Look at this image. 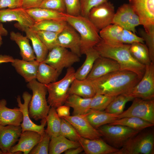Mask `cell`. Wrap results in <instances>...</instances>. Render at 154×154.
<instances>
[{"label":"cell","mask_w":154,"mask_h":154,"mask_svg":"<svg viewBox=\"0 0 154 154\" xmlns=\"http://www.w3.org/2000/svg\"><path fill=\"white\" fill-rule=\"evenodd\" d=\"M141 78L133 72L120 69L90 80L96 94L116 96L129 91Z\"/></svg>","instance_id":"6da1fadb"},{"label":"cell","mask_w":154,"mask_h":154,"mask_svg":"<svg viewBox=\"0 0 154 154\" xmlns=\"http://www.w3.org/2000/svg\"><path fill=\"white\" fill-rule=\"evenodd\" d=\"M130 44L106 42L102 39L94 48L100 56L108 58L116 61L120 69L134 72L141 78L145 72V66L136 60L130 52Z\"/></svg>","instance_id":"7a4b0ae2"},{"label":"cell","mask_w":154,"mask_h":154,"mask_svg":"<svg viewBox=\"0 0 154 154\" xmlns=\"http://www.w3.org/2000/svg\"><path fill=\"white\" fill-rule=\"evenodd\" d=\"M65 21L79 34L80 38V52L85 54L90 49L94 48L101 38L99 31L88 19L81 15L71 16L63 13Z\"/></svg>","instance_id":"3957f363"},{"label":"cell","mask_w":154,"mask_h":154,"mask_svg":"<svg viewBox=\"0 0 154 154\" xmlns=\"http://www.w3.org/2000/svg\"><path fill=\"white\" fill-rule=\"evenodd\" d=\"M27 86L32 92L29 105L30 117L36 121L45 119L50 108L46 98V86L36 79L28 82Z\"/></svg>","instance_id":"277c9868"},{"label":"cell","mask_w":154,"mask_h":154,"mask_svg":"<svg viewBox=\"0 0 154 154\" xmlns=\"http://www.w3.org/2000/svg\"><path fill=\"white\" fill-rule=\"evenodd\" d=\"M75 70L70 67L67 69L64 77L58 81L44 84L46 87L48 96V103L51 107L55 109L64 105L68 97L70 86L75 79Z\"/></svg>","instance_id":"5b68a950"},{"label":"cell","mask_w":154,"mask_h":154,"mask_svg":"<svg viewBox=\"0 0 154 154\" xmlns=\"http://www.w3.org/2000/svg\"><path fill=\"white\" fill-rule=\"evenodd\" d=\"M139 132L128 139L114 154H153V133Z\"/></svg>","instance_id":"8992f818"},{"label":"cell","mask_w":154,"mask_h":154,"mask_svg":"<svg viewBox=\"0 0 154 154\" xmlns=\"http://www.w3.org/2000/svg\"><path fill=\"white\" fill-rule=\"evenodd\" d=\"M98 129L106 140L116 148L121 147L128 139L140 132L126 126L118 125L106 124Z\"/></svg>","instance_id":"52a82bcc"},{"label":"cell","mask_w":154,"mask_h":154,"mask_svg":"<svg viewBox=\"0 0 154 154\" xmlns=\"http://www.w3.org/2000/svg\"><path fill=\"white\" fill-rule=\"evenodd\" d=\"M80 61V57L67 49L57 46L49 50L44 62L55 69L60 74L64 68L72 66Z\"/></svg>","instance_id":"ba28073f"},{"label":"cell","mask_w":154,"mask_h":154,"mask_svg":"<svg viewBox=\"0 0 154 154\" xmlns=\"http://www.w3.org/2000/svg\"><path fill=\"white\" fill-rule=\"evenodd\" d=\"M134 98L145 100L154 98V63L145 66L143 76L138 83L129 91L124 94Z\"/></svg>","instance_id":"9c48e42d"},{"label":"cell","mask_w":154,"mask_h":154,"mask_svg":"<svg viewBox=\"0 0 154 154\" xmlns=\"http://www.w3.org/2000/svg\"><path fill=\"white\" fill-rule=\"evenodd\" d=\"M131 106L117 115V119L130 117L139 118L154 124V100L135 98Z\"/></svg>","instance_id":"30bf717a"},{"label":"cell","mask_w":154,"mask_h":154,"mask_svg":"<svg viewBox=\"0 0 154 154\" xmlns=\"http://www.w3.org/2000/svg\"><path fill=\"white\" fill-rule=\"evenodd\" d=\"M115 13L113 4L108 1L92 8L87 17L100 31L112 24Z\"/></svg>","instance_id":"8fae6325"},{"label":"cell","mask_w":154,"mask_h":154,"mask_svg":"<svg viewBox=\"0 0 154 154\" xmlns=\"http://www.w3.org/2000/svg\"><path fill=\"white\" fill-rule=\"evenodd\" d=\"M146 32L154 30V0H128Z\"/></svg>","instance_id":"7c38bea8"},{"label":"cell","mask_w":154,"mask_h":154,"mask_svg":"<svg viewBox=\"0 0 154 154\" xmlns=\"http://www.w3.org/2000/svg\"><path fill=\"white\" fill-rule=\"evenodd\" d=\"M112 24L135 34L136 27L141 25L138 16L129 3L119 7L115 13Z\"/></svg>","instance_id":"4fadbf2b"},{"label":"cell","mask_w":154,"mask_h":154,"mask_svg":"<svg viewBox=\"0 0 154 154\" xmlns=\"http://www.w3.org/2000/svg\"><path fill=\"white\" fill-rule=\"evenodd\" d=\"M32 95L27 92H24L22 95L24 102L22 103L20 96H17V101L18 106L21 111L23 116V121L21 126L22 132L32 131L37 132L42 135L44 132V127L46 123V119L41 120V124L37 125L31 120L29 113V105Z\"/></svg>","instance_id":"5bb4252c"},{"label":"cell","mask_w":154,"mask_h":154,"mask_svg":"<svg viewBox=\"0 0 154 154\" xmlns=\"http://www.w3.org/2000/svg\"><path fill=\"white\" fill-rule=\"evenodd\" d=\"M13 21L18 22L15 25L17 28H31L35 23L26 10L21 7L0 9V22L5 23Z\"/></svg>","instance_id":"9a60e30c"},{"label":"cell","mask_w":154,"mask_h":154,"mask_svg":"<svg viewBox=\"0 0 154 154\" xmlns=\"http://www.w3.org/2000/svg\"><path fill=\"white\" fill-rule=\"evenodd\" d=\"M76 129L81 137L89 139L99 138L102 135L87 120L85 114L63 117Z\"/></svg>","instance_id":"2e32d148"},{"label":"cell","mask_w":154,"mask_h":154,"mask_svg":"<svg viewBox=\"0 0 154 154\" xmlns=\"http://www.w3.org/2000/svg\"><path fill=\"white\" fill-rule=\"evenodd\" d=\"M57 42L58 46L69 49L79 56H81L80 36L68 23L64 29L58 34Z\"/></svg>","instance_id":"e0dca14e"},{"label":"cell","mask_w":154,"mask_h":154,"mask_svg":"<svg viewBox=\"0 0 154 154\" xmlns=\"http://www.w3.org/2000/svg\"><path fill=\"white\" fill-rule=\"evenodd\" d=\"M42 135L33 131L22 132L17 144L13 146L10 150V154H29L31 150L41 140Z\"/></svg>","instance_id":"ac0fdd59"},{"label":"cell","mask_w":154,"mask_h":154,"mask_svg":"<svg viewBox=\"0 0 154 154\" xmlns=\"http://www.w3.org/2000/svg\"><path fill=\"white\" fill-rule=\"evenodd\" d=\"M22 132L21 125H0V149L3 154H10L11 148L18 141Z\"/></svg>","instance_id":"d6986e66"},{"label":"cell","mask_w":154,"mask_h":154,"mask_svg":"<svg viewBox=\"0 0 154 154\" xmlns=\"http://www.w3.org/2000/svg\"><path fill=\"white\" fill-rule=\"evenodd\" d=\"M78 142L86 154H114L119 150L100 138L91 139L80 137Z\"/></svg>","instance_id":"ffe728a7"},{"label":"cell","mask_w":154,"mask_h":154,"mask_svg":"<svg viewBox=\"0 0 154 154\" xmlns=\"http://www.w3.org/2000/svg\"><path fill=\"white\" fill-rule=\"evenodd\" d=\"M120 69L119 64L114 60L100 56L95 61L86 79L93 80Z\"/></svg>","instance_id":"44dd1931"},{"label":"cell","mask_w":154,"mask_h":154,"mask_svg":"<svg viewBox=\"0 0 154 154\" xmlns=\"http://www.w3.org/2000/svg\"><path fill=\"white\" fill-rule=\"evenodd\" d=\"M7 104L5 99L0 100V125H21L23 120L21 111L19 108H9Z\"/></svg>","instance_id":"7402d4cb"},{"label":"cell","mask_w":154,"mask_h":154,"mask_svg":"<svg viewBox=\"0 0 154 154\" xmlns=\"http://www.w3.org/2000/svg\"><path fill=\"white\" fill-rule=\"evenodd\" d=\"M39 63L36 60L28 61L14 59L11 63L17 72L23 78L26 82H29L36 79Z\"/></svg>","instance_id":"603a6c76"},{"label":"cell","mask_w":154,"mask_h":154,"mask_svg":"<svg viewBox=\"0 0 154 154\" xmlns=\"http://www.w3.org/2000/svg\"><path fill=\"white\" fill-rule=\"evenodd\" d=\"M18 29L24 31L26 36L31 40L36 56V60L39 62L44 61L47 55L49 50L35 32L28 27H20Z\"/></svg>","instance_id":"cb8c5ba5"},{"label":"cell","mask_w":154,"mask_h":154,"mask_svg":"<svg viewBox=\"0 0 154 154\" xmlns=\"http://www.w3.org/2000/svg\"><path fill=\"white\" fill-rule=\"evenodd\" d=\"M10 39L15 41L20 49V54L22 59L28 61L36 59L33 48L31 46L29 39L19 32L11 31L10 34Z\"/></svg>","instance_id":"d4e9b609"},{"label":"cell","mask_w":154,"mask_h":154,"mask_svg":"<svg viewBox=\"0 0 154 154\" xmlns=\"http://www.w3.org/2000/svg\"><path fill=\"white\" fill-rule=\"evenodd\" d=\"M69 94H75L85 98H91L96 94L90 80L75 79L69 88Z\"/></svg>","instance_id":"484cf974"},{"label":"cell","mask_w":154,"mask_h":154,"mask_svg":"<svg viewBox=\"0 0 154 154\" xmlns=\"http://www.w3.org/2000/svg\"><path fill=\"white\" fill-rule=\"evenodd\" d=\"M85 115L89 123L96 129L103 125L112 123L117 119V114L91 109Z\"/></svg>","instance_id":"4316f807"},{"label":"cell","mask_w":154,"mask_h":154,"mask_svg":"<svg viewBox=\"0 0 154 154\" xmlns=\"http://www.w3.org/2000/svg\"><path fill=\"white\" fill-rule=\"evenodd\" d=\"M50 139L49 147V154H60L68 149L81 146L78 142L70 140L60 135L52 137Z\"/></svg>","instance_id":"83f0119b"},{"label":"cell","mask_w":154,"mask_h":154,"mask_svg":"<svg viewBox=\"0 0 154 154\" xmlns=\"http://www.w3.org/2000/svg\"><path fill=\"white\" fill-rule=\"evenodd\" d=\"M91 98H85L74 94L69 95L64 105L73 108V115L86 114L90 109Z\"/></svg>","instance_id":"f1b7e54d"},{"label":"cell","mask_w":154,"mask_h":154,"mask_svg":"<svg viewBox=\"0 0 154 154\" xmlns=\"http://www.w3.org/2000/svg\"><path fill=\"white\" fill-rule=\"evenodd\" d=\"M26 10L35 23L48 20L65 21L63 13L52 10L39 7Z\"/></svg>","instance_id":"f546056e"},{"label":"cell","mask_w":154,"mask_h":154,"mask_svg":"<svg viewBox=\"0 0 154 154\" xmlns=\"http://www.w3.org/2000/svg\"><path fill=\"white\" fill-rule=\"evenodd\" d=\"M60 74L54 68L42 62L38 65L36 79L42 84H48L57 81Z\"/></svg>","instance_id":"4dcf8cb0"},{"label":"cell","mask_w":154,"mask_h":154,"mask_svg":"<svg viewBox=\"0 0 154 154\" xmlns=\"http://www.w3.org/2000/svg\"><path fill=\"white\" fill-rule=\"evenodd\" d=\"M85 54L86 58L82 64L75 71V79L78 80L86 79L91 70L96 60L100 56L97 51L94 48L88 50Z\"/></svg>","instance_id":"1f68e13d"},{"label":"cell","mask_w":154,"mask_h":154,"mask_svg":"<svg viewBox=\"0 0 154 154\" xmlns=\"http://www.w3.org/2000/svg\"><path fill=\"white\" fill-rule=\"evenodd\" d=\"M108 124L125 126L140 131L147 128L153 126L154 125L144 119L135 117H126L117 119Z\"/></svg>","instance_id":"d6a6232c"},{"label":"cell","mask_w":154,"mask_h":154,"mask_svg":"<svg viewBox=\"0 0 154 154\" xmlns=\"http://www.w3.org/2000/svg\"><path fill=\"white\" fill-rule=\"evenodd\" d=\"M123 29L116 24H111L99 31L101 38L111 43H122L121 36Z\"/></svg>","instance_id":"836d02e7"},{"label":"cell","mask_w":154,"mask_h":154,"mask_svg":"<svg viewBox=\"0 0 154 154\" xmlns=\"http://www.w3.org/2000/svg\"><path fill=\"white\" fill-rule=\"evenodd\" d=\"M46 119L47 127L45 131L51 137L60 135L61 118L58 115L56 109L50 107Z\"/></svg>","instance_id":"e575fe53"},{"label":"cell","mask_w":154,"mask_h":154,"mask_svg":"<svg viewBox=\"0 0 154 154\" xmlns=\"http://www.w3.org/2000/svg\"><path fill=\"white\" fill-rule=\"evenodd\" d=\"M67 24V23L64 21L45 20L35 23L30 28L34 31H44L59 33Z\"/></svg>","instance_id":"d590c367"},{"label":"cell","mask_w":154,"mask_h":154,"mask_svg":"<svg viewBox=\"0 0 154 154\" xmlns=\"http://www.w3.org/2000/svg\"><path fill=\"white\" fill-rule=\"evenodd\" d=\"M129 50L132 56L141 64L146 66L151 62L148 48L144 43H133L130 44Z\"/></svg>","instance_id":"8d00e7d4"},{"label":"cell","mask_w":154,"mask_h":154,"mask_svg":"<svg viewBox=\"0 0 154 154\" xmlns=\"http://www.w3.org/2000/svg\"><path fill=\"white\" fill-rule=\"evenodd\" d=\"M134 98L123 94L116 96L105 110L109 113L118 115L122 113L126 103Z\"/></svg>","instance_id":"74e56055"},{"label":"cell","mask_w":154,"mask_h":154,"mask_svg":"<svg viewBox=\"0 0 154 154\" xmlns=\"http://www.w3.org/2000/svg\"><path fill=\"white\" fill-rule=\"evenodd\" d=\"M116 97L97 93L92 98L90 109L103 111Z\"/></svg>","instance_id":"f35d334b"},{"label":"cell","mask_w":154,"mask_h":154,"mask_svg":"<svg viewBox=\"0 0 154 154\" xmlns=\"http://www.w3.org/2000/svg\"><path fill=\"white\" fill-rule=\"evenodd\" d=\"M61 118L60 135L73 141L78 142L81 137L76 129L68 121Z\"/></svg>","instance_id":"ab89813d"},{"label":"cell","mask_w":154,"mask_h":154,"mask_svg":"<svg viewBox=\"0 0 154 154\" xmlns=\"http://www.w3.org/2000/svg\"><path fill=\"white\" fill-rule=\"evenodd\" d=\"M34 31L49 50L58 45L57 38L59 33L44 31Z\"/></svg>","instance_id":"60d3db41"},{"label":"cell","mask_w":154,"mask_h":154,"mask_svg":"<svg viewBox=\"0 0 154 154\" xmlns=\"http://www.w3.org/2000/svg\"><path fill=\"white\" fill-rule=\"evenodd\" d=\"M139 32L145 42L151 61L154 63V30L146 32L144 29H140L139 30Z\"/></svg>","instance_id":"b9f144b4"},{"label":"cell","mask_w":154,"mask_h":154,"mask_svg":"<svg viewBox=\"0 0 154 154\" xmlns=\"http://www.w3.org/2000/svg\"><path fill=\"white\" fill-rule=\"evenodd\" d=\"M51 137L44 131L41 139L38 144L31 150L30 154H48Z\"/></svg>","instance_id":"7bdbcfd3"},{"label":"cell","mask_w":154,"mask_h":154,"mask_svg":"<svg viewBox=\"0 0 154 154\" xmlns=\"http://www.w3.org/2000/svg\"><path fill=\"white\" fill-rule=\"evenodd\" d=\"M40 7L49 9L60 13H66L64 0H44Z\"/></svg>","instance_id":"ee69618b"},{"label":"cell","mask_w":154,"mask_h":154,"mask_svg":"<svg viewBox=\"0 0 154 154\" xmlns=\"http://www.w3.org/2000/svg\"><path fill=\"white\" fill-rule=\"evenodd\" d=\"M66 8V13L71 16L80 15V0H64Z\"/></svg>","instance_id":"f6af8a7d"},{"label":"cell","mask_w":154,"mask_h":154,"mask_svg":"<svg viewBox=\"0 0 154 154\" xmlns=\"http://www.w3.org/2000/svg\"><path fill=\"white\" fill-rule=\"evenodd\" d=\"M108 1V0H80V15L87 17L89 13L92 8Z\"/></svg>","instance_id":"bcb514c9"},{"label":"cell","mask_w":154,"mask_h":154,"mask_svg":"<svg viewBox=\"0 0 154 154\" xmlns=\"http://www.w3.org/2000/svg\"><path fill=\"white\" fill-rule=\"evenodd\" d=\"M121 41L122 43L130 44L136 42L143 43L144 42L141 37H139L131 31L124 29L123 30Z\"/></svg>","instance_id":"7dc6e473"},{"label":"cell","mask_w":154,"mask_h":154,"mask_svg":"<svg viewBox=\"0 0 154 154\" xmlns=\"http://www.w3.org/2000/svg\"><path fill=\"white\" fill-rule=\"evenodd\" d=\"M23 0H0V9L21 7Z\"/></svg>","instance_id":"c3c4849f"},{"label":"cell","mask_w":154,"mask_h":154,"mask_svg":"<svg viewBox=\"0 0 154 154\" xmlns=\"http://www.w3.org/2000/svg\"><path fill=\"white\" fill-rule=\"evenodd\" d=\"M44 0H23L21 7L25 10L40 7Z\"/></svg>","instance_id":"681fc988"},{"label":"cell","mask_w":154,"mask_h":154,"mask_svg":"<svg viewBox=\"0 0 154 154\" xmlns=\"http://www.w3.org/2000/svg\"><path fill=\"white\" fill-rule=\"evenodd\" d=\"M70 107L64 104L56 109L57 114L60 118L70 116Z\"/></svg>","instance_id":"f907efd6"},{"label":"cell","mask_w":154,"mask_h":154,"mask_svg":"<svg viewBox=\"0 0 154 154\" xmlns=\"http://www.w3.org/2000/svg\"><path fill=\"white\" fill-rule=\"evenodd\" d=\"M14 58L10 56L7 55H0V64L5 63H12Z\"/></svg>","instance_id":"816d5d0a"},{"label":"cell","mask_w":154,"mask_h":154,"mask_svg":"<svg viewBox=\"0 0 154 154\" xmlns=\"http://www.w3.org/2000/svg\"><path fill=\"white\" fill-rule=\"evenodd\" d=\"M83 151V149L81 146L77 147L68 149L65 151V154H78Z\"/></svg>","instance_id":"f5cc1de1"},{"label":"cell","mask_w":154,"mask_h":154,"mask_svg":"<svg viewBox=\"0 0 154 154\" xmlns=\"http://www.w3.org/2000/svg\"><path fill=\"white\" fill-rule=\"evenodd\" d=\"M8 33V31L4 27L2 23L0 22V47L3 44L2 37L7 36Z\"/></svg>","instance_id":"db71d44e"},{"label":"cell","mask_w":154,"mask_h":154,"mask_svg":"<svg viewBox=\"0 0 154 154\" xmlns=\"http://www.w3.org/2000/svg\"><path fill=\"white\" fill-rule=\"evenodd\" d=\"M0 154H3V153L2 152V151H1V150L0 149Z\"/></svg>","instance_id":"11a10c76"}]
</instances>
